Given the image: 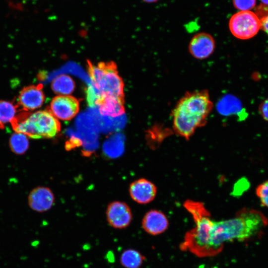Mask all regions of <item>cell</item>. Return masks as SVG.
I'll return each mask as SVG.
<instances>
[{
  "instance_id": "1",
  "label": "cell",
  "mask_w": 268,
  "mask_h": 268,
  "mask_svg": "<svg viewBox=\"0 0 268 268\" xmlns=\"http://www.w3.org/2000/svg\"><path fill=\"white\" fill-rule=\"evenodd\" d=\"M268 220L261 211L243 208L232 218L212 221L208 231L207 256L219 252L225 242L244 241L261 235Z\"/></svg>"
},
{
  "instance_id": "15",
  "label": "cell",
  "mask_w": 268,
  "mask_h": 268,
  "mask_svg": "<svg viewBox=\"0 0 268 268\" xmlns=\"http://www.w3.org/2000/svg\"><path fill=\"white\" fill-rule=\"evenodd\" d=\"M75 84L69 75L61 74L56 77L52 82L53 91L59 95H68L74 90Z\"/></svg>"
},
{
  "instance_id": "6",
  "label": "cell",
  "mask_w": 268,
  "mask_h": 268,
  "mask_svg": "<svg viewBox=\"0 0 268 268\" xmlns=\"http://www.w3.org/2000/svg\"><path fill=\"white\" fill-rule=\"evenodd\" d=\"M57 118L68 121L73 118L79 110L78 100L69 95H58L52 100L49 109Z\"/></svg>"
},
{
  "instance_id": "14",
  "label": "cell",
  "mask_w": 268,
  "mask_h": 268,
  "mask_svg": "<svg viewBox=\"0 0 268 268\" xmlns=\"http://www.w3.org/2000/svg\"><path fill=\"white\" fill-rule=\"evenodd\" d=\"M145 259L139 251L134 249H127L121 254L120 263L125 268H140Z\"/></svg>"
},
{
  "instance_id": "24",
  "label": "cell",
  "mask_w": 268,
  "mask_h": 268,
  "mask_svg": "<svg viewBox=\"0 0 268 268\" xmlns=\"http://www.w3.org/2000/svg\"><path fill=\"white\" fill-rule=\"evenodd\" d=\"M215 268V267H207V268Z\"/></svg>"
},
{
  "instance_id": "7",
  "label": "cell",
  "mask_w": 268,
  "mask_h": 268,
  "mask_svg": "<svg viewBox=\"0 0 268 268\" xmlns=\"http://www.w3.org/2000/svg\"><path fill=\"white\" fill-rule=\"evenodd\" d=\"M106 214L108 224L117 229L128 227L133 219L130 207L126 203L120 201H114L109 203Z\"/></svg>"
},
{
  "instance_id": "10",
  "label": "cell",
  "mask_w": 268,
  "mask_h": 268,
  "mask_svg": "<svg viewBox=\"0 0 268 268\" xmlns=\"http://www.w3.org/2000/svg\"><path fill=\"white\" fill-rule=\"evenodd\" d=\"M156 193L155 185L144 178L134 181L129 187L131 197L134 201L140 204H146L153 201Z\"/></svg>"
},
{
  "instance_id": "2",
  "label": "cell",
  "mask_w": 268,
  "mask_h": 268,
  "mask_svg": "<svg viewBox=\"0 0 268 268\" xmlns=\"http://www.w3.org/2000/svg\"><path fill=\"white\" fill-rule=\"evenodd\" d=\"M213 107L207 90L187 92L171 112L175 133L189 139L197 128L206 124Z\"/></svg>"
},
{
  "instance_id": "20",
  "label": "cell",
  "mask_w": 268,
  "mask_h": 268,
  "mask_svg": "<svg viewBox=\"0 0 268 268\" xmlns=\"http://www.w3.org/2000/svg\"><path fill=\"white\" fill-rule=\"evenodd\" d=\"M234 7L240 11L249 10L253 8L256 0H233Z\"/></svg>"
},
{
  "instance_id": "22",
  "label": "cell",
  "mask_w": 268,
  "mask_h": 268,
  "mask_svg": "<svg viewBox=\"0 0 268 268\" xmlns=\"http://www.w3.org/2000/svg\"><path fill=\"white\" fill-rule=\"evenodd\" d=\"M262 4L268 6V0H260Z\"/></svg>"
},
{
  "instance_id": "8",
  "label": "cell",
  "mask_w": 268,
  "mask_h": 268,
  "mask_svg": "<svg viewBox=\"0 0 268 268\" xmlns=\"http://www.w3.org/2000/svg\"><path fill=\"white\" fill-rule=\"evenodd\" d=\"M215 46V41L211 35L200 32L192 38L188 45V50L194 58L204 60L213 53Z\"/></svg>"
},
{
  "instance_id": "21",
  "label": "cell",
  "mask_w": 268,
  "mask_h": 268,
  "mask_svg": "<svg viewBox=\"0 0 268 268\" xmlns=\"http://www.w3.org/2000/svg\"><path fill=\"white\" fill-rule=\"evenodd\" d=\"M260 112L263 118L268 121V98L264 100L259 107Z\"/></svg>"
},
{
  "instance_id": "19",
  "label": "cell",
  "mask_w": 268,
  "mask_h": 268,
  "mask_svg": "<svg viewBox=\"0 0 268 268\" xmlns=\"http://www.w3.org/2000/svg\"><path fill=\"white\" fill-rule=\"evenodd\" d=\"M256 193L260 199L261 204L268 208V180L257 187Z\"/></svg>"
},
{
  "instance_id": "3",
  "label": "cell",
  "mask_w": 268,
  "mask_h": 268,
  "mask_svg": "<svg viewBox=\"0 0 268 268\" xmlns=\"http://www.w3.org/2000/svg\"><path fill=\"white\" fill-rule=\"evenodd\" d=\"M88 72L91 86L87 91V100L91 106L106 96L124 97V83L113 62H100L94 65L87 62Z\"/></svg>"
},
{
  "instance_id": "16",
  "label": "cell",
  "mask_w": 268,
  "mask_h": 268,
  "mask_svg": "<svg viewBox=\"0 0 268 268\" xmlns=\"http://www.w3.org/2000/svg\"><path fill=\"white\" fill-rule=\"evenodd\" d=\"M8 144L13 153L18 155L23 154L29 148L28 137L22 133L14 132L10 136Z\"/></svg>"
},
{
  "instance_id": "13",
  "label": "cell",
  "mask_w": 268,
  "mask_h": 268,
  "mask_svg": "<svg viewBox=\"0 0 268 268\" xmlns=\"http://www.w3.org/2000/svg\"><path fill=\"white\" fill-rule=\"evenodd\" d=\"M124 97L106 96L97 104L100 113L104 116L117 117L125 113Z\"/></svg>"
},
{
  "instance_id": "23",
  "label": "cell",
  "mask_w": 268,
  "mask_h": 268,
  "mask_svg": "<svg viewBox=\"0 0 268 268\" xmlns=\"http://www.w3.org/2000/svg\"><path fill=\"white\" fill-rule=\"evenodd\" d=\"M143 1L147 3H153L157 2L159 0H142Z\"/></svg>"
},
{
  "instance_id": "5",
  "label": "cell",
  "mask_w": 268,
  "mask_h": 268,
  "mask_svg": "<svg viewBox=\"0 0 268 268\" xmlns=\"http://www.w3.org/2000/svg\"><path fill=\"white\" fill-rule=\"evenodd\" d=\"M261 21L258 15L250 10L240 11L233 14L229 22L232 34L241 40L254 37L261 29Z\"/></svg>"
},
{
  "instance_id": "11",
  "label": "cell",
  "mask_w": 268,
  "mask_h": 268,
  "mask_svg": "<svg viewBox=\"0 0 268 268\" xmlns=\"http://www.w3.org/2000/svg\"><path fill=\"white\" fill-rule=\"evenodd\" d=\"M54 200L52 191L46 187H37L33 189L28 197L29 207L38 212L49 210L52 207Z\"/></svg>"
},
{
  "instance_id": "4",
  "label": "cell",
  "mask_w": 268,
  "mask_h": 268,
  "mask_svg": "<svg viewBox=\"0 0 268 268\" xmlns=\"http://www.w3.org/2000/svg\"><path fill=\"white\" fill-rule=\"evenodd\" d=\"M15 132L21 133L34 139L55 137L61 130V125L49 110L22 111L10 123Z\"/></svg>"
},
{
  "instance_id": "17",
  "label": "cell",
  "mask_w": 268,
  "mask_h": 268,
  "mask_svg": "<svg viewBox=\"0 0 268 268\" xmlns=\"http://www.w3.org/2000/svg\"><path fill=\"white\" fill-rule=\"evenodd\" d=\"M18 109L17 105L4 100H0V128L3 129L4 125L11 123L16 115Z\"/></svg>"
},
{
  "instance_id": "12",
  "label": "cell",
  "mask_w": 268,
  "mask_h": 268,
  "mask_svg": "<svg viewBox=\"0 0 268 268\" xmlns=\"http://www.w3.org/2000/svg\"><path fill=\"white\" fill-rule=\"evenodd\" d=\"M142 227L148 234L157 235L164 232L169 225L166 215L157 210H150L144 215L141 222Z\"/></svg>"
},
{
  "instance_id": "9",
  "label": "cell",
  "mask_w": 268,
  "mask_h": 268,
  "mask_svg": "<svg viewBox=\"0 0 268 268\" xmlns=\"http://www.w3.org/2000/svg\"><path fill=\"white\" fill-rule=\"evenodd\" d=\"M43 85L38 84L23 87L18 97V109L23 111H30L39 108L45 100V95L42 90Z\"/></svg>"
},
{
  "instance_id": "18",
  "label": "cell",
  "mask_w": 268,
  "mask_h": 268,
  "mask_svg": "<svg viewBox=\"0 0 268 268\" xmlns=\"http://www.w3.org/2000/svg\"><path fill=\"white\" fill-rule=\"evenodd\" d=\"M256 11L261 21V29L268 35V6L261 4L257 7Z\"/></svg>"
}]
</instances>
